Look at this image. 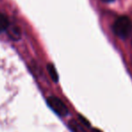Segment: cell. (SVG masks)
I'll return each instance as SVG.
<instances>
[{
	"label": "cell",
	"instance_id": "obj_1",
	"mask_svg": "<svg viewBox=\"0 0 132 132\" xmlns=\"http://www.w3.org/2000/svg\"><path fill=\"white\" fill-rule=\"evenodd\" d=\"M112 31L118 38L126 40L132 33V21L127 15H121L114 21L112 24Z\"/></svg>",
	"mask_w": 132,
	"mask_h": 132
},
{
	"label": "cell",
	"instance_id": "obj_2",
	"mask_svg": "<svg viewBox=\"0 0 132 132\" xmlns=\"http://www.w3.org/2000/svg\"><path fill=\"white\" fill-rule=\"evenodd\" d=\"M47 103L49 107L60 117H65L68 114V109L67 105L56 96H50L47 99Z\"/></svg>",
	"mask_w": 132,
	"mask_h": 132
},
{
	"label": "cell",
	"instance_id": "obj_3",
	"mask_svg": "<svg viewBox=\"0 0 132 132\" xmlns=\"http://www.w3.org/2000/svg\"><path fill=\"white\" fill-rule=\"evenodd\" d=\"M68 128L72 132H87L85 129V128L75 120H70L69 123H68Z\"/></svg>",
	"mask_w": 132,
	"mask_h": 132
},
{
	"label": "cell",
	"instance_id": "obj_4",
	"mask_svg": "<svg viewBox=\"0 0 132 132\" xmlns=\"http://www.w3.org/2000/svg\"><path fill=\"white\" fill-rule=\"evenodd\" d=\"M8 26H9L8 18L4 14L0 13V32H3V31H6Z\"/></svg>",
	"mask_w": 132,
	"mask_h": 132
},
{
	"label": "cell",
	"instance_id": "obj_5",
	"mask_svg": "<svg viewBox=\"0 0 132 132\" xmlns=\"http://www.w3.org/2000/svg\"><path fill=\"white\" fill-rule=\"evenodd\" d=\"M47 69H48V72H49L50 76H51V79H52L53 81L55 82V83H57V82L59 81V75H57V70H56L54 65L49 64L47 66Z\"/></svg>",
	"mask_w": 132,
	"mask_h": 132
},
{
	"label": "cell",
	"instance_id": "obj_6",
	"mask_svg": "<svg viewBox=\"0 0 132 132\" xmlns=\"http://www.w3.org/2000/svg\"><path fill=\"white\" fill-rule=\"evenodd\" d=\"M78 119L79 120L81 121V123L84 125V127H86V128H91V124L90 122L88 121V120H86V119L85 118L84 116H82V115H78Z\"/></svg>",
	"mask_w": 132,
	"mask_h": 132
},
{
	"label": "cell",
	"instance_id": "obj_7",
	"mask_svg": "<svg viewBox=\"0 0 132 132\" xmlns=\"http://www.w3.org/2000/svg\"><path fill=\"white\" fill-rule=\"evenodd\" d=\"M103 2H104V3H111V2L115 1V0H102Z\"/></svg>",
	"mask_w": 132,
	"mask_h": 132
},
{
	"label": "cell",
	"instance_id": "obj_8",
	"mask_svg": "<svg viewBox=\"0 0 132 132\" xmlns=\"http://www.w3.org/2000/svg\"><path fill=\"white\" fill-rule=\"evenodd\" d=\"M93 132H102V131L99 130V129H93Z\"/></svg>",
	"mask_w": 132,
	"mask_h": 132
},
{
	"label": "cell",
	"instance_id": "obj_9",
	"mask_svg": "<svg viewBox=\"0 0 132 132\" xmlns=\"http://www.w3.org/2000/svg\"><path fill=\"white\" fill-rule=\"evenodd\" d=\"M131 46H132V40H131Z\"/></svg>",
	"mask_w": 132,
	"mask_h": 132
}]
</instances>
